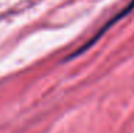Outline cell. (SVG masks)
<instances>
[{
  "label": "cell",
  "mask_w": 134,
  "mask_h": 133,
  "mask_svg": "<svg viewBox=\"0 0 134 133\" xmlns=\"http://www.w3.org/2000/svg\"><path fill=\"white\" fill-rule=\"evenodd\" d=\"M133 9H134V0H131V2H130L129 4H127L126 7H124V9H121V10H120V12H119V13H117L116 16H114V17H111L110 20H108L107 23L104 24V26L101 27L100 30H98V33H96V34H94V36H93V39H91V40H88V42L86 43V44H83V46H81V47H80V49H79L76 53H73V55H71V57H76V56H79V55H81V53H84L86 50H87L88 47H91V46H93V44H94L96 42H97V40L100 39V37L103 36V34L106 33V31H107L108 29H110V27L113 26V24H116L117 22L121 20V19H123L126 14H129L130 12L133 10Z\"/></svg>",
  "instance_id": "obj_1"
}]
</instances>
